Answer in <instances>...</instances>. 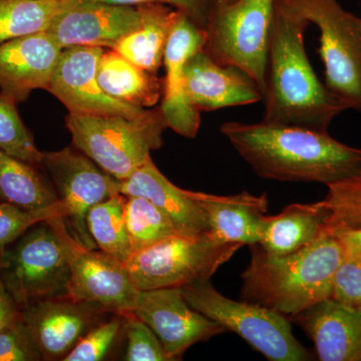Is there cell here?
<instances>
[{
  "label": "cell",
  "mask_w": 361,
  "mask_h": 361,
  "mask_svg": "<svg viewBox=\"0 0 361 361\" xmlns=\"http://www.w3.org/2000/svg\"><path fill=\"white\" fill-rule=\"evenodd\" d=\"M226 1H227V2H233V1H235V0H226Z\"/></svg>",
  "instance_id": "40"
},
{
  "label": "cell",
  "mask_w": 361,
  "mask_h": 361,
  "mask_svg": "<svg viewBox=\"0 0 361 361\" xmlns=\"http://www.w3.org/2000/svg\"><path fill=\"white\" fill-rule=\"evenodd\" d=\"M42 166L65 206L63 221L71 237L85 248L97 249L87 229V215L97 204L120 193L118 180L75 148L44 153Z\"/></svg>",
  "instance_id": "10"
},
{
  "label": "cell",
  "mask_w": 361,
  "mask_h": 361,
  "mask_svg": "<svg viewBox=\"0 0 361 361\" xmlns=\"http://www.w3.org/2000/svg\"><path fill=\"white\" fill-rule=\"evenodd\" d=\"M330 212L324 201L290 204L274 216L266 215L258 244L273 255H288L325 234Z\"/></svg>",
  "instance_id": "22"
},
{
  "label": "cell",
  "mask_w": 361,
  "mask_h": 361,
  "mask_svg": "<svg viewBox=\"0 0 361 361\" xmlns=\"http://www.w3.org/2000/svg\"><path fill=\"white\" fill-rule=\"evenodd\" d=\"M37 168L0 149V202L26 210L58 204L56 190Z\"/></svg>",
  "instance_id": "25"
},
{
  "label": "cell",
  "mask_w": 361,
  "mask_h": 361,
  "mask_svg": "<svg viewBox=\"0 0 361 361\" xmlns=\"http://www.w3.org/2000/svg\"><path fill=\"white\" fill-rule=\"evenodd\" d=\"M66 126L75 149L118 182L128 179L163 145L167 129L160 106L140 118L78 116L68 113Z\"/></svg>",
  "instance_id": "4"
},
{
  "label": "cell",
  "mask_w": 361,
  "mask_h": 361,
  "mask_svg": "<svg viewBox=\"0 0 361 361\" xmlns=\"http://www.w3.org/2000/svg\"><path fill=\"white\" fill-rule=\"evenodd\" d=\"M75 1H99L118 6H144L164 4L184 13L200 27L205 28L207 14L214 0H75Z\"/></svg>",
  "instance_id": "36"
},
{
  "label": "cell",
  "mask_w": 361,
  "mask_h": 361,
  "mask_svg": "<svg viewBox=\"0 0 361 361\" xmlns=\"http://www.w3.org/2000/svg\"><path fill=\"white\" fill-rule=\"evenodd\" d=\"M132 313L153 330L172 360L194 344L227 332L192 308L180 287L139 290Z\"/></svg>",
  "instance_id": "13"
},
{
  "label": "cell",
  "mask_w": 361,
  "mask_h": 361,
  "mask_svg": "<svg viewBox=\"0 0 361 361\" xmlns=\"http://www.w3.org/2000/svg\"><path fill=\"white\" fill-rule=\"evenodd\" d=\"M118 192L127 197H142L153 203L182 236L209 234L205 216L189 190L172 184L156 167L152 158L128 179L118 182Z\"/></svg>",
  "instance_id": "20"
},
{
  "label": "cell",
  "mask_w": 361,
  "mask_h": 361,
  "mask_svg": "<svg viewBox=\"0 0 361 361\" xmlns=\"http://www.w3.org/2000/svg\"><path fill=\"white\" fill-rule=\"evenodd\" d=\"M221 133L263 179L325 186L361 174V149L317 132L264 122L223 123Z\"/></svg>",
  "instance_id": "1"
},
{
  "label": "cell",
  "mask_w": 361,
  "mask_h": 361,
  "mask_svg": "<svg viewBox=\"0 0 361 361\" xmlns=\"http://www.w3.org/2000/svg\"><path fill=\"white\" fill-rule=\"evenodd\" d=\"M4 251H0V271L4 269L6 265V259H4Z\"/></svg>",
  "instance_id": "39"
},
{
  "label": "cell",
  "mask_w": 361,
  "mask_h": 361,
  "mask_svg": "<svg viewBox=\"0 0 361 361\" xmlns=\"http://www.w3.org/2000/svg\"><path fill=\"white\" fill-rule=\"evenodd\" d=\"M16 106L18 104L0 94V149L18 160L39 167L44 152L37 149Z\"/></svg>",
  "instance_id": "29"
},
{
  "label": "cell",
  "mask_w": 361,
  "mask_h": 361,
  "mask_svg": "<svg viewBox=\"0 0 361 361\" xmlns=\"http://www.w3.org/2000/svg\"><path fill=\"white\" fill-rule=\"evenodd\" d=\"M23 317V308L14 300L0 279V331L20 322Z\"/></svg>",
  "instance_id": "37"
},
{
  "label": "cell",
  "mask_w": 361,
  "mask_h": 361,
  "mask_svg": "<svg viewBox=\"0 0 361 361\" xmlns=\"http://www.w3.org/2000/svg\"><path fill=\"white\" fill-rule=\"evenodd\" d=\"M205 39L204 28L179 11L164 54L166 75L160 109L167 127L189 139L198 134L201 116L185 97L183 73L188 59L204 49Z\"/></svg>",
  "instance_id": "16"
},
{
  "label": "cell",
  "mask_w": 361,
  "mask_h": 361,
  "mask_svg": "<svg viewBox=\"0 0 361 361\" xmlns=\"http://www.w3.org/2000/svg\"><path fill=\"white\" fill-rule=\"evenodd\" d=\"M106 311L68 296L42 299L23 308V320L44 360H63Z\"/></svg>",
  "instance_id": "15"
},
{
  "label": "cell",
  "mask_w": 361,
  "mask_h": 361,
  "mask_svg": "<svg viewBox=\"0 0 361 361\" xmlns=\"http://www.w3.org/2000/svg\"><path fill=\"white\" fill-rule=\"evenodd\" d=\"M188 104L198 111H217L262 101L258 85L243 71L223 66L202 51L188 59L183 73Z\"/></svg>",
  "instance_id": "17"
},
{
  "label": "cell",
  "mask_w": 361,
  "mask_h": 361,
  "mask_svg": "<svg viewBox=\"0 0 361 361\" xmlns=\"http://www.w3.org/2000/svg\"><path fill=\"white\" fill-rule=\"evenodd\" d=\"M61 51L47 32L0 44V94L18 104L47 90Z\"/></svg>",
  "instance_id": "18"
},
{
  "label": "cell",
  "mask_w": 361,
  "mask_h": 361,
  "mask_svg": "<svg viewBox=\"0 0 361 361\" xmlns=\"http://www.w3.org/2000/svg\"><path fill=\"white\" fill-rule=\"evenodd\" d=\"M323 199L330 212L325 233H337L361 228V174L329 185Z\"/></svg>",
  "instance_id": "30"
},
{
  "label": "cell",
  "mask_w": 361,
  "mask_h": 361,
  "mask_svg": "<svg viewBox=\"0 0 361 361\" xmlns=\"http://www.w3.org/2000/svg\"><path fill=\"white\" fill-rule=\"evenodd\" d=\"M141 11L140 25L114 47L135 66L158 73L171 30L179 11L164 4L137 6Z\"/></svg>",
  "instance_id": "24"
},
{
  "label": "cell",
  "mask_w": 361,
  "mask_h": 361,
  "mask_svg": "<svg viewBox=\"0 0 361 361\" xmlns=\"http://www.w3.org/2000/svg\"><path fill=\"white\" fill-rule=\"evenodd\" d=\"M104 51L97 47L63 49L45 90L73 115L140 118L148 114L149 110L118 101L102 89L97 73Z\"/></svg>",
  "instance_id": "12"
},
{
  "label": "cell",
  "mask_w": 361,
  "mask_h": 361,
  "mask_svg": "<svg viewBox=\"0 0 361 361\" xmlns=\"http://www.w3.org/2000/svg\"><path fill=\"white\" fill-rule=\"evenodd\" d=\"M249 247L250 262L241 275L242 300L288 318L331 297L334 274L345 258L341 241L326 233L288 255L267 253L258 243Z\"/></svg>",
  "instance_id": "3"
},
{
  "label": "cell",
  "mask_w": 361,
  "mask_h": 361,
  "mask_svg": "<svg viewBox=\"0 0 361 361\" xmlns=\"http://www.w3.org/2000/svg\"><path fill=\"white\" fill-rule=\"evenodd\" d=\"M320 30L319 54L327 89L361 113V18L337 0H282Z\"/></svg>",
  "instance_id": "9"
},
{
  "label": "cell",
  "mask_w": 361,
  "mask_h": 361,
  "mask_svg": "<svg viewBox=\"0 0 361 361\" xmlns=\"http://www.w3.org/2000/svg\"><path fill=\"white\" fill-rule=\"evenodd\" d=\"M141 23L137 6L68 0L45 30L61 49L97 47L113 49Z\"/></svg>",
  "instance_id": "14"
},
{
  "label": "cell",
  "mask_w": 361,
  "mask_h": 361,
  "mask_svg": "<svg viewBox=\"0 0 361 361\" xmlns=\"http://www.w3.org/2000/svg\"><path fill=\"white\" fill-rule=\"evenodd\" d=\"M63 218L33 226L4 251L0 279L21 308L42 299L66 296L70 263L61 235Z\"/></svg>",
  "instance_id": "7"
},
{
  "label": "cell",
  "mask_w": 361,
  "mask_h": 361,
  "mask_svg": "<svg viewBox=\"0 0 361 361\" xmlns=\"http://www.w3.org/2000/svg\"><path fill=\"white\" fill-rule=\"evenodd\" d=\"M241 247L221 243L209 234L175 235L135 252L125 266L137 290L183 287L210 279Z\"/></svg>",
  "instance_id": "8"
},
{
  "label": "cell",
  "mask_w": 361,
  "mask_h": 361,
  "mask_svg": "<svg viewBox=\"0 0 361 361\" xmlns=\"http://www.w3.org/2000/svg\"><path fill=\"white\" fill-rule=\"evenodd\" d=\"M68 0H0V44L45 32Z\"/></svg>",
  "instance_id": "27"
},
{
  "label": "cell",
  "mask_w": 361,
  "mask_h": 361,
  "mask_svg": "<svg viewBox=\"0 0 361 361\" xmlns=\"http://www.w3.org/2000/svg\"><path fill=\"white\" fill-rule=\"evenodd\" d=\"M44 360L23 322L14 323L0 331V361Z\"/></svg>",
  "instance_id": "34"
},
{
  "label": "cell",
  "mask_w": 361,
  "mask_h": 361,
  "mask_svg": "<svg viewBox=\"0 0 361 361\" xmlns=\"http://www.w3.org/2000/svg\"><path fill=\"white\" fill-rule=\"evenodd\" d=\"M331 299L361 310V261L345 257L337 268Z\"/></svg>",
  "instance_id": "35"
},
{
  "label": "cell",
  "mask_w": 361,
  "mask_h": 361,
  "mask_svg": "<svg viewBox=\"0 0 361 361\" xmlns=\"http://www.w3.org/2000/svg\"><path fill=\"white\" fill-rule=\"evenodd\" d=\"M66 208L61 201L56 205L37 210H26L0 202V251L18 241L27 230L39 223L65 218Z\"/></svg>",
  "instance_id": "31"
},
{
  "label": "cell",
  "mask_w": 361,
  "mask_h": 361,
  "mask_svg": "<svg viewBox=\"0 0 361 361\" xmlns=\"http://www.w3.org/2000/svg\"><path fill=\"white\" fill-rule=\"evenodd\" d=\"M276 0H214L207 14L203 51L246 73L264 94Z\"/></svg>",
  "instance_id": "5"
},
{
  "label": "cell",
  "mask_w": 361,
  "mask_h": 361,
  "mask_svg": "<svg viewBox=\"0 0 361 361\" xmlns=\"http://www.w3.org/2000/svg\"><path fill=\"white\" fill-rule=\"evenodd\" d=\"M123 329V315L115 314L111 319L97 323L80 339L63 361L106 360Z\"/></svg>",
  "instance_id": "32"
},
{
  "label": "cell",
  "mask_w": 361,
  "mask_h": 361,
  "mask_svg": "<svg viewBox=\"0 0 361 361\" xmlns=\"http://www.w3.org/2000/svg\"><path fill=\"white\" fill-rule=\"evenodd\" d=\"M195 310L241 338L271 361H307L312 355L292 332L287 316L248 301H237L221 294L210 279L180 287Z\"/></svg>",
  "instance_id": "6"
},
{
  "label": "cell",
  "mask_w": 361,
  "mask_h": 361,
  "mask_svg": "<svg viewBox=\"0 0 361 361\" xmlns=\"http://www.w3.org/2000/svg\"><path fill=\"white\" fill-rule=\"evenodd\" d=\"M190 194L205 216L212 238L242 246L258 243L268 213L267 195L256 196L246 191L231 196L192 191Z\"/></svg>",
  "instance_id": "21"
},
{
  "label": "cell",
  "mask_w": 361,
  "mask_h": 361,
  "mask_svg": "<svg viewBox=\"0 0 361 361\" xmlns=\"http://www.w3.org/2000/svg\"><path fill=\"white\" fill-rule=\"evenodd\" d=\"M97 78L109 96L137 108L154 106L163 97L164 78L135 66L114 49H104Z\"/></svg>",
  "instance_id": "23"
},
{
  "label": "cell",
  "mask_w": 361,
  "mask_h": 361,
  "mask_svg": "<svg viewBox=\"0 0 361 361\" xmlns=\"http://www.w3.org/2000/svg\"><path fill=\"white\" fill-rule=\"evenodd\" d=\"M123 213L133 253L179 235L167 216L142 197L126 196Z\"/></svg>",
  "instance_id": "28"
},
{
  "label": "cell",
  "mask_w": 361,
  "mask_h": 361,
  "mask_svg": "<svg viewBox=\"0 0 361 361\" xmlns=\"http://www.w3.org/2000/svg\"><path fill=\"white\" fill-rule=\"evenodd\" d=\"M126 336L125 355L128 361H171L161 341L146 323L132 312L123 315Z\"/></svg>",
  "instance_id": "33"
},
{
  "label": "cell",
  "mask_w": 361,
  "mask_h": 361,
  "mask_svg": "<svg viewBox=\"0 0 361 361\" xmlns=\"http://www.w3.org/2000/svg\"><path fill=\"white\" fill-rule=\"evenodd\" d=\"M334 236H336L341 241L345 257L361 261V228L339 232Z\"/></svg>",
  "instance_id": "38"
},
{
  "label": "cell",
  "mask_w": 361,
  "mask_h": 361,
  "mask_svg": "<svg viewBox=\"0 0 361 361\" xmlns=\"http://www.w3.org/2000/svg\"><path fill=\"white\" fill-rule=\"evenodd\" d=\"M125 202V195H114L92 207L87 215V229L97 248L123 264L133 254L123 213Z\"/></svg>",
  "instance_id": "26"
},
{
  "label": "cell",
  "mask_w": 361,
  "mask_h": 361,
  "mask_svg": "<svg viewBox=\"0 0 361 361\" xmlns=\"http://www.w3.org/2000/svg\"><path fill=\"white\" fill-rule=\"evenodd\" d=\"M61 235L70 263L66 296L96 305L111 314L133 312L139 290L125 264L99 249L80 245L71 237L65 221Z\"/></svg>",
  "instance_id": "11"
},
{
  "label": "cell",
  "mask_w": 361,
  "mask_h": 361,
  "mask_svg": "<svg viewBox=\"0 0 361 361\" xmlns=\"http://www.w3.org/2000/svg\"><path fill=\"white\" fill-rule=\"evenodd\" d=\"M310 25L282 0L275 1L263 122L329 132L348 106L318 80L310 65L304 47Z\"/></svg>",
  "instance_id": "2"
},
{
  "label": "cell",
  "mask_w": 361,
  "mask_h": 361,
  "mask_svg": "<svg viewBox=\"0 0 361 361\" xmlns=\"http://www.w3.org/2000/svg\"><path fill=\"white\" fill-rule=\"evenodd\" d=\"M322 361H361V310L329 298L289 317Z\"/></svg>",
  "instance_id": "19"
}]
</instances>
